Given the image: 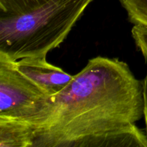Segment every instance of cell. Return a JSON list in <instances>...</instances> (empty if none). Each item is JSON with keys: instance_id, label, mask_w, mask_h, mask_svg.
<instances>
[{"instance_id": "52a82bcc", "label": "cell", "mask_w": 147, "mask_h": 147, "mask_svg": "<svg viewBox=\"0 0 147 147\" xmlns=\"http://www.w3.org/2000/svg\"><path fill=\"white\" fill-rule=\"evenodd\" d=\"M50 0H0V17H12L37 9Z\"/></svg>"}, {"instance_id": "9c48e42d", "label": "cell", "mask_w": 147, "mask_h": 147, "mask_svg": "<svg viewBox=\"0 0 147 147\" xmlns=\"http://www.w3.org/2000/svg\"><path fill=\"white\" fill-rule=\"evenodd\" d=\"M131 34L136 47L147 62V27L134 25L131 30Z\"/></svg>"}, {"instance_id": "5b68a950", "label": "cell", "mask_w": 147, "mask_h": 147, "mask_svg": "<svg viewBox=\"0 0 147 147\" xmlns=\"http://www.w3.org/2000/svg\"><path fill=\"white\" fill-rule=\"evenodd\" d=\"M76 147H147V135L134 123L83 139Z\"/></svg>"}, {"instance_id": "ba28073f", "label": "cell", "mask_w": 147, "mask_h": 147, "mask_svg": "<svg viewBox=\"0 0 147 147\" xmlns=\"http://www.w3.org/2000/svg\"><path fill=\"white\" fill-rule=\"evenodd\" d=\"M134 25L147 27V0H119Z\"/></svg>"}, {"instance_id": "8992f818", "label": "cell", "mask_w": 147, "mask_h": 147, "mask_svg": "<svg viewBox=\"0 0 147 147\" xmlns=\"http://www.w3.org/2000/svg\"><path fill=\"white\" fill-rule=\"evenodd\" d=\"M33 134L27 122L0 119V147H32Z\"/></svg>"}, {"instance_id": "277c9868", "label": "cell", "mask_w": 147, "mask_h": 147, "mask_svg": "<svg viewBox=\"0 0 147 147\" xmlns=\"http://www.w3.org/2000/svg\"><path fill=\"white\" fill-rule=\"evenodd\" d=\"M14 65L20 73L50 97L61 92L73 78V76L49 63L46 57H24L14 62Z\"/></svg>"}, {"instance_id": "30bf717a", "label": "cell", "mask_w": 147, "mask_h": 147, "mask_svg": "<svg viewBox=\"0 0 147 147\" xmlns=\"http://www.w3.org/2000/svg\"><path fill=\"white\" fill-rule=\"evenodd\" d=\"M143 101H144V119L145 122V131L147 135V76L143 80Z\"/></svg>"}, {"instance_id": "3957f363", "label": "cell", "mask_w": 147, "mask_h": 147, "mask_svg": "<svg viewBox=\"0 0 147 147\" xmlns=\"http://www.w3.org/2000/svg\"><path fill=\"white\" fill-rule=\"evenodd\" d=\"M50 98L18 71L14 62L0 58V119L30 123L45 110Z\"/></svg>"}, {"instance_id": "6da1fadb", "label": "cell", "mask_w": 147, "mask_h": 147, "mask_svg": "<svg viewBox=\"0 0 147 147\" xmlns=\"http://www.w3.org/2000/svg\"><path fill=\"white\" fill-rule=\"evenodd\" d=\"M143 116V81L125 62L98 56L28 123L32 147H76L83 139L134 124Z\"/></svg>"}, {"instance_id": "7a4b0ae2", "label": "cell", "mask_w": 147, "mask_h": 147, "mask_svg": "<svg viewBox=\"0 0 147 147\" xmlns=\"http://www.w3.org/2000/svg\"><path fill=\"white\" fill-rule=\"evenodd\" d=\"M93 0H50L37 9L0 17V58L47 57L58 47Z\"/></svg>"}]
</instances>
